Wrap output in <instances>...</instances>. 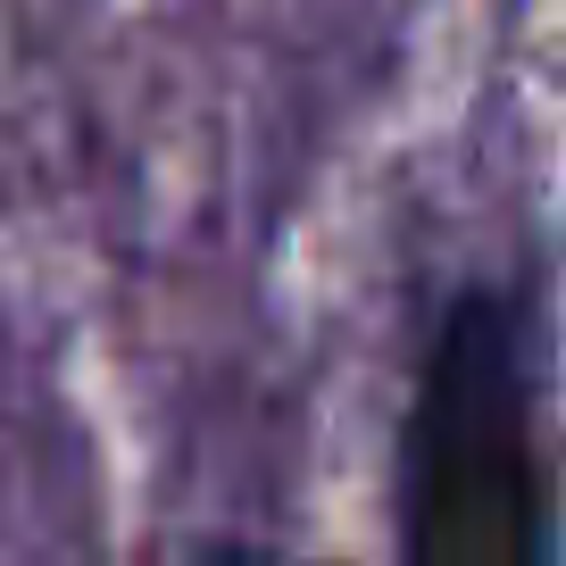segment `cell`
Returning a JSON list of instances; mask_svg holds the SVG:
<instances>
[{"label":"cell","mask_w":566,"mask_h":566,"mask_svg":"<svg viewBox=\"0 0 566 566\" xmlns=\"http://www.w3.org/2000/svg\"><path fill=\"white\" fill-rule=\"evenodd\" d=\"M400 549L417 566H542L549 516L525 442V350L492 283L450 301L400 450Z\"/></svg>","instance_id":"1"}]
</instances>
